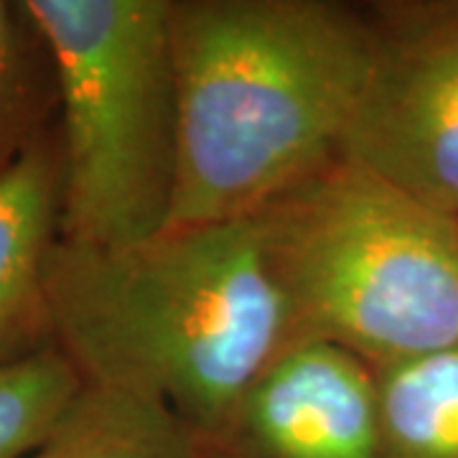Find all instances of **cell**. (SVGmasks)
Masks as SVG:
<instances>
[{"instance_id":"obj_1","label":"cell","mask_w":458,"mask_h":458,"mask_svg":"<svg viewBox=\"0 0 458 458\" xmlns=\"http://www.w3.org/2000/svg\"><path fill=\"white\" fill-rule=\"evenodd\" d=\"M47 301L54 346L82 385L158 403L197 441L298 342L250 216L125 247L59 237Z\"/></svg>"},{"instance_id":"obj_2","label":"cell","mask_w":458,"mask_h":458,"mask_svg":"<svg viewBox=\"0 0 458 458\" xmlns=\"http://www.w3.org/2000/svg\"><path fill=\"white\" fill-rule=\"evenodd\" d=\"M179 107L165 229L247 219L339 158L372 21L328 0H168Z\"/></svg>"},{"instance_id":"obj_3","label":"cell","mask_w":458,"mask_h":458,"mask_svg":"<svg viewBox=\"0 0 458 458\" xmlns=\"http://www.w3.org/2000/svg\"><path fill=\"white\" fill-rule=\"evenodd\" d=\"M295 336L372 369L458 344V219L346 158L250 216Z\"/></svg>"},{"instance_id":"obj_4","label":"cell","mask_w":458,"mask_h":458,"mask_svg":"<svg viewBox=\"0 0 458 458\" xmlns=\"http://www.w3.org/2000/svg\"><path fill=\"white\" fill-rule=\"evenodd\" d=\"M49 51L62 240L125 247L164 232L179 165L168 0H23Z\"/></svg>"},{"instance_id":"obj_5","label":"cell","mask_w":458,"mask_h":458,"mask_svg":"<svg viewBox=\"0 0 458 458\" xmlns=\"http://www.w3.org/2000/svg\"><path fill=\"white\" fill-rule=\"evenodd\" d=\"M342 158L458 219V0L390 3Z\"/></svg>"},{"instance_id":"obj_6","label":"cell","mask_w":458,"mask_h":458,"mask_svg":"<svg viewBox=\"0 0 458 458\" xmlns=\"http://www.w3.org/2000/svg\"><path fill=\"white\" fill-rule=\"evenodd\" d=\"M197 443L201 458H379L372 367L328 342H293Z\"/></svg>"},{"instance_id":"obj_7","label":"cell","mask_w":458,"mask_h":458,"mask_svg":"<svg viewBox=\"0 0 458 458\" xmlns=\"http://www.w3.org/2000/svg\"><path fill=\"white\" fill-rule=\"evenodd\" d=\"M56 125L0 171V364L54 349L47 265L62 237Z\"/></svg>"},{"instance_id":"obj_8","label":"cell","mask_w":458,"mask_h":458,"mask_svg":"<svg viewBox=\"0 0 458 458\" xmlns=\"http://www.w3.org/2000/svg\"><path fill=\"white\" fill-rule=\"evenodd\" d=\"M26 458H201L194 433L158 403L82 385Z\"/></svg>"},{"instance_id":"obj_9","label":"cell","mask_w":458,"mask_h":458,"mask_svg":"<svg viewBox=\"0 0 458 458\" xmlns=\"http://www.w3.org/2000/svg\"><path fill=\"white\" fill-rule=\"evenodd\" d=\"M372 375L379 458H458V344Z\"/></svg>"},{"instance_id":"obj_10","label":"cell","mask_w":458,"mask_h":458,"mask_svg":"<svg viewBox=\"0 0 458 458\" xmlns=\"http://www.w3.org/2000/svg\"><path fill=\"white\" fill-rule=\"evenodd\" d=\"M56 82L49 51L23 0H0V171L51 131Z\"/></svg>"},{"instance_id":"obj_11","label":"cell","mask_w":458,"mask_h":458,"mask_svg":"<svg viewBox=\"0 0 458 458\" xmlns=\"http://www.w3.org/2000/svg\"><path fill=\"white\" fill-rule=\"evenodd\" d=\"M80 390L82 379L56 346L0 364V458L29 456Z\"/></svg>"}]
</instances>
